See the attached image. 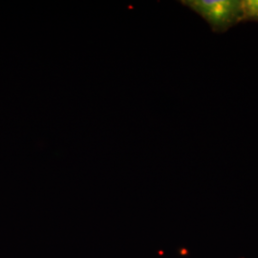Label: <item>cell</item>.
Segmentation results:
<instances>
[{
    "mask_svg": "<svg viewBox=\"0 0 258 258\" xmlns=\"http://www.w3.org/2000/svg\"><path fill=\"white\" fill-rule=\"evenodd\" d=\"M183 3L217 33L226 32L244 20L243 0H187Z\"/></svg>",
    "mask_w": 258,
    "mask_h": 258,
    "instance_id": "obj_1",
    "label": "cell"
},
{
    "mask_svg": "<svg viewBox=\"0 0 258 258\" xmlns=\"http://www.w3.org/2000/svg\"><path fill=\"white\" fill-rule=\"evenodd\" d=\"M244 20L258 21V0H243Z\"/></svg>",
    "mask_w": 258,
    "mask_h": 258,
    "instance_id": "obj_2",
    "label": "cell"
}]
</instances>
